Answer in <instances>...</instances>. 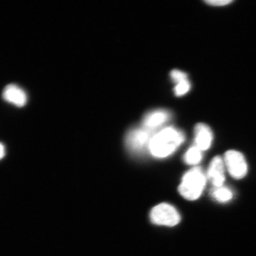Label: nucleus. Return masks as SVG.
Wrapping results in <instances>:
<instances>
[{"label": "nucleus", "instance_id": "1", "mask_svg": "<svg viewBox=\"0 0 256 256\" xmlns=\"http://www.w3.org/2000/svg\"><path fill=\"white\" fill-rule=\"evenodd\" d=\"M184 140V134L181 130L168 127L156 132L152 138L148 150L156 158H166L174 153Z\"/></svg>", "mask_w": 256, "mask_h": 256}, {"label": "nucleus", "instance_id": "2", "mask_svg": "<svg viewBox=\"0 0 256 256\" xmlns=\"http://www.w3.org/2000/svg\"><path fill=\"white\" fill-rule=\"evenodd\" d=\"M206 176L200 168H194L183 176L178 186L180 194L188 200H198L204 190Z\"/></svg>", "mask_w": 256, "mask_h": 256}, {"label": "nucleus", "instance_id": "3", "mask_svg": "<svg viewBox=\"0 0 256 256\" xmlns=\"http://www.w3.org/2000/svg\"><path fill=\"white\" fill-rule=\"evenodd\" d=\"M150 216L151 222L156 225L174 226L181 220L178 210L168 204H160L154 206Z\"/></svg>", "mask_w": 256, "mask_h": 256}, {"label": "nucleus", "instance_id": "4", "mask_svg": "<svg viewBox=\"0 0 256 256\" xmlns=\"http://www.w3.org/2000/svg\"><path fill=\"white\" fill-rule=\"evenodd\" d=\"M224 164L228 174L236 180H242L248 173V164L245 156L237 150L227 151L224 154Z\"/></svg>", "mask_w": 256, "mask_h": 256}, {"label": "nucleus", "instance_id": "5", "mask_svg": "<svg viewBox=\"0 0 256 256\" xmlns=\"http://www.w3.org/2000/svg\"><path fill=\"white\" fill-rule=\"evenodd\" d=\"M154 134V131L143 127L134 128L126 136V146L132 152H142L149 148L152 138Z\"/></svg>", "mask_w": 256, "mask_h": 256}, {"label": "nucleus", "instance_id": "6", "mask_svg": "<svg viewBox=\"0 0 256 256\" xmlns=\"http://www.w3.org/2000/svg\"><path fill=\"white\" fill-rule=\"evenodd\" d=\"M225 171L224 159L220 156L213 158L207 170L206 178L210 180L214 188L224 186L226 180Z\"/></svg>", "mask_w": 256, "mask_h": 256}, {"label": "nucleus", "instance_id": "7", "mask_svg": "<svg viewBox=\"0 0 256 256\" xmlns=\"http://www.w3.org/2000/svg\"><path fill=\"white\" fill-rule=\"evenodd\" d=\"M171 114L168 110H156L148 112L142 121L143 128L154 131L170 120Z\"/></svg>", "mask_w": 256, "mask_h": 256}, {"label": "nucleus", "instance_id": "8", "mask_svg": "<svg viewBox=\"0 0 256 256\" xmlns=\"http://www.w3.org/2000/svg\"><path fill=\"white\" fill-rule=\"evenodd\" d=\"M195 146L204 152L210 149L213 142V132L206 124H196L194 129Z\"/></svg>", "mask_w": 256, "mask_h": 256}, {"label": "nucleus", "instance_id": "9", "mask_svg": "<svg viewBox=\"0 0 256 256\" xmlns=\"http://www.w3.org/2000/svg\"><path fill=\"white\" fill-rule=\"evenodd\" d=\"M3 98L18 107H23L28 102V96L21 88L14 84L6 86L3 90Z\"/></svg>", "mask_w": 256, "mask_h": 256}, {"label": "nucleus", "instance_id": "10", "mask_svg": "<svg viewBox=\"0 0 256 256\" xmlns=\"http://www.w3.org/2000/svg\"><path fill=\"white\" fill-rule=\"evenodd\" d=\"M210 196L220 203H227L233 198L234 192L227 186H218L212 188Z\"/></svg>", "mask_w": 256, "mask_h": 256}, {"label": "nucleus", "instance_id": "11", "mask_svg": "<svg viewBox=\"0 0 256 256\" xmlns=\"http://www.w3.org/2000/svg\"><path fill=\"white\" fill-rule=\"evenodd\" d=\"M203 154L202 151L200 150L196 146H192L185 153L184 156V161L188 165H197L202 161Z\"/></svg>", "mask_w": 256, "mask_h": 256}, {"label": "nucleus", "instance_id": "12", "mask_svg": "<svg viewBox=\"0 0 256 256\" xmlns=\"http://www.w3.org/2000/svg\"><path fill=\"white\" fill-rule=\"evenodd\" d=\"M190 88H191V84L188 82V79L178 82L174 87L175 95L176 96H184L190 92Z\"/></svg>", "mask_w": 256, "mask_h": 256}, {"label": "nucleus", "instance_id": "13", "mask_svg": "<svg viewBox=\"0 0 256 256\" xmlns=\"http://www.w3.org/2000/svg\"><path fill=\"white\" fill-rule=\"evenodd\" d=\"M171 77L174 82H178L188 79V74L180 70H173L171 72Z\"/></svg>", "mask_w": 256, "mask_h": 256}, {"label": "nucleus", "instance_id": "14", "mask_svg": "<svg viewBox=\"0 0 256 256\" xmlns=\"http://www.w3.org/2000/svg\"><path fill=\"white\" fill-rule=\"evenodd\" d=\"M233 2L230 0H210V1H206V3L212 6H225V5L230 4Z\"/></svg>", "mask_w": 256, "mask_h": 256}, {"label": "nucleus", "instance_id": "15", "mask_svg": "<svg viewBox=\"0 0 256 256\" xmlns=\"http://www.w3.org/2000/svg\"><path fill=\"white\" fill-rule=\"evenodd\" d=\"M5 154L4 146L2 144L0 143V160L4 158Z\"/></svg>", "mask_w": 256, "mask_h": 256}]
</instances>
